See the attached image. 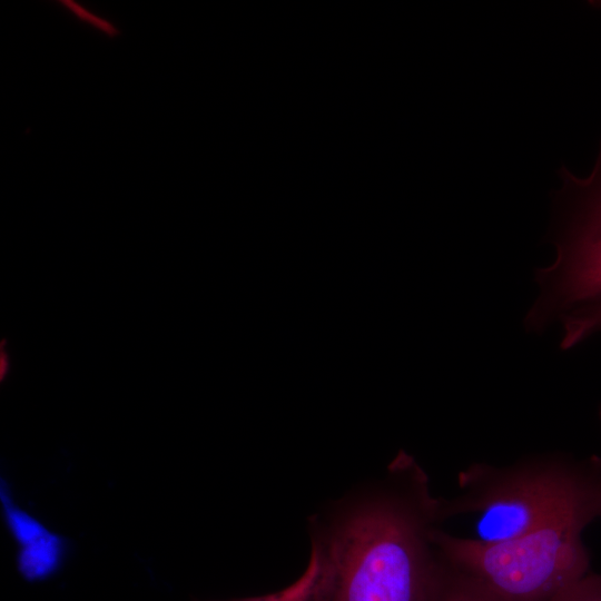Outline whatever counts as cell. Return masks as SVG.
Here are the masks:
<instances>
[{"instance_id":"obj_7","label":"cell","mask_w":601,"mask_h":601,"mask_svg":"<svg viewBox=\"0 0 601 601\" xmlns=\"http://www.w3.org/2000/svg\"><path fill=\"white\" fill-rule=\"evenodd\" d=\"M315 568L309 560L303 574L292 584L274 593L230 601H312Z\"/></svg>"},{"instance_id":"obj_3","label":"cell","mask_w":601,"mask_h":601,"mask_svg":"<svg viewBox=\"0 0 601 601\" xmlns=\"http://www.w3.org/2000/svg\"><path fill=\"white\" fill-rule=\"evenodd\" d=\"M592 521L572 518L499 543L433 532L437 552L505 601H551L589 573L590 553L582 541Z\"/></svg>"},{"instance_id":"obj_5","label":"cell","mask_w":601,"mask_h":601,"mask_svg":"<svg viewBox=\"0 0 601 601\" xmlns=\"http://www.w3.org/2000/svg\"><path fill=\"white\" fill-rule=\"evenodd\" d=\"M436 558L428 601H505L481 581L450 563L437 550Z\"/></svg>"},{"instance_id":"obj_9","label":"cell","mask_w":601,"mask_h":601,"mask_svg":"<svg viewBox=\"0 0 601 601\" xmlns=\"http://www.w3.org/2000/svg\"><path fill=\"white\" fill-rule=\"evenodd\" d=\"M62 3L69 7L81 19L89 21L90 23L95 24L96 27H98L99 29L108 33L109 36L118 35V31L107 21H104L90 14L89 12L80 8L78 4H75L72 1H62Z\"/></svg>"},{"instance_id":"obj_1","label":"cell","mask_w":601,"mask_h":601,"mask_svg":"<svg viewBox=\"0 0 601 601\" xmlns=\"http://www.w3.org/2000/svg\"><path fill=\"white\" fill-rule=\"evenodd\" d=\"M442 521L426 473L400 452L382 480L312 522V601H428Z\"/></svg>"},{"instance_id":"obj_10","label":"cell","mask_w":601,"mask_h":601,"mask_svg":"<svg viewBox=\"0 0 601 601\" xmlns=\"http://www.w3.org/2000/svg\"><path fill=\"white\" fill-rule=\"evenodd\" d=\"M589 4L594 9L601 11V0H592L589 2Z\"/></svg>"},{"instance_id":"obj_11","label":"cell","mask_w":601,"mask_h":601,"mask_svg":"<svg viewBox=\"0 0 601 601\" xmlns=\"http://www.w3.org/2000/svg\"><path fill=\"white\" fill-rule=\"evenodd\" d=\"M599 418H600V422H601V407L599 410Z\"/></svg>"},{"instance_id":"obj_2","label":"cell","mask_w":601,"mask_h":601,"mask_svg":"<svg viewBox=\"0 0 601 601\" xmlns=\"http://www.w3.org/2000/svg\"><path fill=\"white\" fill-rule=\"evenodd\" d=\"M460 493L441 497L443 520L475 515V535L499 543L572 518H601V459L540 453L506 466L473 463L459 473Z\"/></svg>"},{"instance_id":"obj_6","label":"cell","mask_w":601,"mask_h":601,"mask_svg":"<svg viewBox=\"0 0 601 601\" xmlns=\"http://www.w3.org/2000/svg\"><path fill=\"white\" fill-rule=\"evenodd\" d=\"M560 348L571 349L593 335L601 334V300L575 308L561 317Z\"/></svg>"},{"instance_id":"obj_8","label":"cell","mask_w":601,"mask_h":601,"mask_svg":"<svg viewBox=\"0 0 601 601\" xmlns=\"http://www.w3.org/2000/svg\"><path fill=\"white\" fill-rule=\"evenodd\" d=\"M551 601H601V574L589 572L561 590Z\"/></svg>"},{"instance_id":"obj_4","label":"cell","mask_w":601,"mask_h":601,"mask_svg":"<svg viewBox=\"0 0 601 601\" xmlns=\"http://www.w3.org/2000/svg\"><path fill=\"white\" fill-rule=\"evenodd\" d=\"M554 203L558 225L551 264L535 270L539 294L524 317L528 332L541 333L566 313L601 300V139L588 176L566 167Z\"/></svg>"}]
</instances>
